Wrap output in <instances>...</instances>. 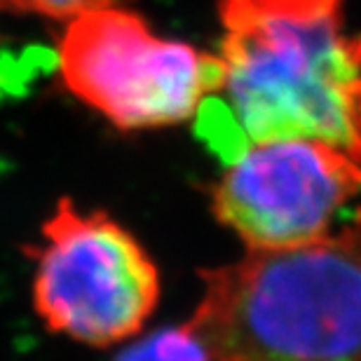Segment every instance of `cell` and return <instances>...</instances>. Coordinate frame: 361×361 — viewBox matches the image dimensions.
I'll return each instance as SVG.
<instances>
[{
	"label": "cell",
	"instance_id": "obj_1",
	"mask_svg": "<svg viewBox=\"0 0 361 361\" xmlns=\"http://www.w3.org/2000/svg\"><path fill=\"white\" fill-rule=\"evenodd\" d=\"M221 85L200 139L230 162L277 139H314L361 162V35L345 0H221Z\"/></svg>",
	"mask_w": 361,
	"mask_h": 361
},
{
	"label": "cell",
	"instance_id": "obj_2",
	"mask_svg": "<svg viewBox=\"0 0 361 361\" xmlns=\"http://www.w3.org/2000/svg\"><path fill=\"white\" fill-rule=\"evenodd\" d=\"M183 326L212 361H361V209L286 249L200 270Z\"/></svg>",
	"mask_w": 361,
	"mask_h": 361
},
{
	"label": "cell",
	"instance_id": "obj_3",
	"mask_svg": "<svg viewBox=\"0 0 361 361\" xmlns=\"http://www.w3.org/2000/svg\"><path fill=\"white\" fill-rule=\"evenodd\" d=\"M56 68L80 104L125 132L192 120L223 75L219 54L162 38L127 5L63 21Z\"/></svg>",
	"mask_w": 361,
	"mask_h": 361
},
{
	"label": "cell",
	"instance_id": "obj_4",
	"mask_svg": "<svg viewBox=\"0 0 361 361\" xmlns=\"http://www.w3.org/2000/svg\"><path fill=\"white\" fill-rule=\"evenodd\" d=\"M31 295L52 334L111 348L139 336L153 317L160 272L125 226L63 197L40 228Z\"/></svg>",
	"mask_w": 361,
	"mask_h": 361
},
{
	"label": "cell",
	"instance_id": "obj_5",
	"mask_svg": "<svg viewBox=\"0 0 361 361\" xmlns=\"http://www.w3.org/2000/svg\"><path fill=\"white\" fill-rule=\"evenodd\" d=\"M361 192V162L331 143L277 139L244 148L212 188V209L247 249H286L334 228Z\"/></svg>",
	"mask_w": 361,
	"mask_h": 361
},
{
	"label": "cell",
	"instance_id": "obj_6",
	"mask_svg": "<svg viewBox=\"0 0 361 361\" xmlns=\"http://www.w3.org/2000/svg\"><path fill=\"white\" fill-rule=\"evenodd\" d=\"M113 361H212V357L185 326H169L134 336Z\"/></svg>",
	"mask_w": 361,
	"mask_h": 361
},
{
	"label": "cell",
	"instance_id": "obj_7",
	"mask_svg": "<svg viewBox=\"0 0 361 361\" xmlns=\"http://www.w3.org/2000/svg\"><path fill=\"white\" fill-rule=\"evenodd\" d=\"M129 0H0V12L33 14L56 21H68L75 14L108 5H127Z\"/></svg>",
	"mask_w": 361,
	"mask_h": 361
}]
</instances>
